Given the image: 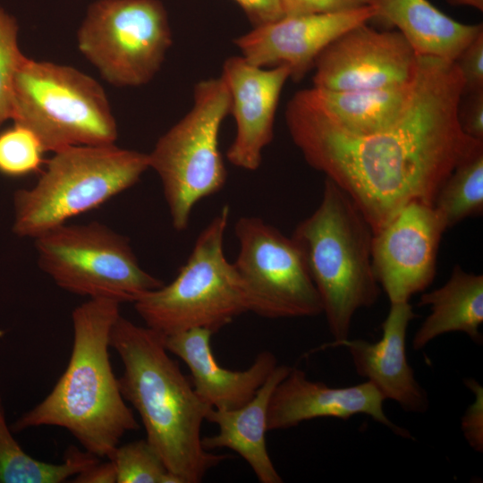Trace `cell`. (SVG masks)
<instances>
[{
    "label": "cell",
    "mask_w": 483,
    "mask_h": 483,
    "mask_svg": "<svg viewBox=\"0 0 483 483\" xmlns=\"http://www.w3.org/2000/svg\"><path fill=\"white\" fill-rule=\"evenodd\" d=\"M464 384L474 394V401L465 410L461 419L463 436L476 452L483 451V387L474 378L464 379Z\"/></svg>",
    "instance_id": "obj_28"
},
{
    "label": "cell",
    "mask_w": 483,
    "mask_h": 483,
    "mask_svg": "<svg viewBox=\"0 0 483 483\" xmlns=\"http://www.w3.org/2000/svg\"><path fill=\"white\" fill-rule=\"evenodd\" d=\"M291 237L302 252L335 342L348 338L355 313L373 306L380 294L370 225L350 196L326 178L318 207Z\"/></svg>",
    "instance_id": "obj_4"
},
{
    "label": "cell",
    "mask_w": 483,
    "mask_h": 483,
    "mask_svg": "<svg viewBox=\"0 0 483 483\" xmlns=\"http://www.w3.org/2000/svg\"><path fill=\"white\" fill-rule=\"evenodd\" d=\"M75 483H116V470L114 462L98 461L85 470L72 477Z\"/></svg>",
    "instance_id": "obj_33"
},
{
    "label": "cell",
    "mask_w": 483,
    "mask_h": 483,
    "mask_svg": "<svg viewBox=\"0 0 483 483\" xmlns=\"http://www.w3.org/2000/svg\"><path fill=\"white\" fill-rule=\"evenodd\" d=\"M455 64L464 80V94L483 90V31L465 47Z\"/></svg>",
    "instance_id": "obj_29"
},
{
    "label": "cell",
    "mask_w": 483,
    "mask_h": 483,
    "mask_svg": "<svg viewBox=\"0 0 483 483\" xmlns=\"http://www.w3.org/2000/svg\"><path fill=\"white\" fill-rule=\"evenodd\" d=\"M376 17L395 26L417 55L455 62L483 31V25L459 22L428 0H370Z\"/></svg>",
    "instance_id": "obj_20"
},
{
    "label": "cell",
    "mask_w": 483,
    "mask_h": 483,
    "mask_svg": "<svg viewBox=\"0 0 483 483\" xmlns=\"http://www.w3.org/2000/svg\"><path fill=\"white\" fill-rule=\"evenodd\" d=\"M229 216L230 208L225 205L200 232L176 277L134 302L146 326L163 336L192 328L216 333L251 312L244 283L224 252Z\"/></svg>",
    "instance_id": "obj_6"
},
{
    "label": "cell",
    "mask_w": 483,
    "mask_h": 483,
    "mask_svg": "<svg viewBox=\"0 0 483 483\" xmlns=\"http://www.w3.org/2000/svg\"><path fill=\"white\" fill-rule=\"evenodd\" d=\"M35 249L39 268L76 295L134 303L164 284L140 266L125 236L99 222L59 225L35 238Z\"/></svg>",
    "instance_id": "obj_9"
},
{
    "label": "cell",
    "mask_w": 483,
    "mask_h": 483,
    "mask_svg": "<svg viewBox=\"0 0 483 483\" xmlns=\"http://www.w3.org/2000/svg\"><path fill=\"white\" fill-rule=\"evenodd\" d=\"M121 303L89 299L72 313V348L52 391L12 425L13 432L42 426L69 431L84 450L108 458L122 437L139 428L125 403L109 357L110 334Z\"/></svg>",
    "instance_id": "obj_3"
},
{
    "label": "cell",
    "mask_w": 483,
    "mask_h": 483,
    "mask_svg": "<svg viewBox=\"0 0 483 483\" xmlns=\"http://www.w3.org/2000/svg\"><path fill=\"white\" fill-rule=\"evenodd\" d=\"M434 208L451 228L483 209V148L461 162L440 187Z\"/></svg>",
    "instance_id": "obj_24"
},
{
    "label": "cell",
    "mask_w": 483,
    "mask_h": 483,
    "mask_svg": "<svg viewBox=\"0 0 483 483\" xmlns=\"http://www.w3.org/2000/svg\"><path fill=\"white\" fill-rule=\"evenodd\" d=\"M375 17L370 4L340 13L284 15L253 27L233 42L250 63L261 67L284 65L290 70V79L300 80L329 44Z\"/></svg>",
    "instance_id": "obj_14"
},
{
    "label": "cell",
    "mask_w": 483,
    "mask_h": 483,
    "mask_svg": "<svg viewBox=\"0 0 483 483\" xmlns=\"http://www.w3.org/2000/svg\"><path fill=\"white\" fill-rule=\"evenodd\" d=\"M452 5L469 6L483 11V0H445Z\"/></svg>",
    "instance_id": "obj_34"
},
{
    "label": "cell",
    "mask_w": 483,
    "mask_h": 483,
    "mask_svg": "<svg viewBox=\"0 0 483 483\" xmlns=\"http://www.w3.org/2000/svg\"><path fill=\"white\" fill-rule=\"evenodd\" d=\"M463 94L455 62L417 55L405 107L388 128L347 132L302 89L287 103L285 123L306 162L350 196L375 233L411 201L433 206L453 170L483 148L461 127Z\"/></svg>",
    "instance_id": "obj_1"
},
{
    "label": "cell",
    "mask_w": 483,
    "mask_h": 483,
    "mask_svg": "<svg viewBox=\"0 0 483 483\" xmlns=\"http://www.w3.org/2000/svg\"><path fill=\"white\" fill-rule=\"evenodd\" d=\"M284 15L332 13L369 5L370 0H281Z\"/></svg>",
    "instance_id": "obj_30"
},
{
    "label": "cell",
    "mask_w": 483,
    "mask_h": 483,
    "mask_svg": "<svg viewBox=\"0 0 483 483\" xmlns=\"http://www.w3.org/2000/svg\"><path fill=\"white\" fill-rule=\"evenodd\" d=\"M417 55L398 30L356 26L329 44L314 64L313 87L366 90L410 83Z\"/></svg>",
    "instance_id": "obj_13"
},
{
    "label": "cell",
    "mask_w": 483,
    "mask_h": 483,
    "mask_svg": "<svg viewBox=\"0 0 483 483\" xmlns=\"http://www.w3.org/2000/svg\"><path fill=\"white\" fill-rule=\"evenodd\" d=\"M214 333L192 328L164 336V344L188 367L191 384L199 398L213 409L230 410L249 402L278 365L268 351L260 352L245 370L223 368L211 349Z\"/></svg>",
    "instance_id": "obj_18"
},
{
    "label": "cell",
    "mask_w": 483,
    "mask_h": 483,
    "mask_svg": "<svg viewBox=\"0 0 483 483\" xmlns=\"http://www.w3.org/2000/svg\"><path fill=\"white\" fill-rule=\"evenodd\" d=\"M148 169V154L114 144L55 152L34 186L15 191L13 231L35 239L130 189Z\"/></svg>",
    "instance_id": "obj_5"
},
{
    "label": "cell",
    "mask_w": 483,
    "mask_h": 483,
    "mask_svg": "<svg viewBox=\"0 0 483 483\" xmlns=\"http://www.w3.org/2000/svg\"><path fill=\"white\" fill-rule=\"evenodd\" d=\"M119 355L123 397L139 413L147 441L181 483H199L229 456L201 443V426L210 410L196 394L164 344V336L120 316L110 334Z\"/></svg>",
    "instance_id": "obj_2"
},
{
    "label": "cell",
    "mask_w": 483,
    "mask_h": 483,
    "mask_svg": "<svg viewBox=\"0 0 483 483\" xmlns=\"http://www.w3.org/2000/svg\"><path fill=\"white\" fill-rule=\"evenodd\" d=\"M253 27L275 21L284 16L281 0H233Z\"/></svg>",
    "instance_id": "obj_32"
},
{
    "label": "cell",
    "mask_w": 483,
    "mask_h": 483,
    "mask_svg": "<svg viewBox=\"0 0 483 483\" xmlns=\"http://www.w3.org/2000/svg\"><path fill=\"white\" fill-rule=\"evenodd\" d=\"M446 229L434 206L414 200L373 233L372 268L390 303L409 302L431 284Z\"/></svg>",
    "instance_id": "obj_12"
},
{
    "label": "cell",
    "mask_w": 483,
    "mask_h": 483,
    "mask_svg": "<svg viewBox=\"0 0 483 483\" xmlns=\"http://www.w3.org/2000/svg\"><path fill=\"white\" fill-rule=\"evenodd\" d=\"M167 12L159 0H97L78 30V47L116 87L148 83L172 45Z\"/></svg>",
    "instance_id": "obj_10"
},
{
    "label": "cell",
    "mask_w": 483,
    "mask_h": 483,
    "mask_svg": "<svg viewBox=\"0 0 483 483\" xmlns=\"http://www.w3.org/2000/svg\"><path fill=\"white\" fill-rule=\"evenodd\" d=\"M45 149L28 128L14 123L0 132V174L21 177L40 170Z\"/></svg>",
    "instance_id": "obj_26"
},
{
    "label": "cell",
    "mask_w": 483,
    "mask_h": 483,
    "mask_svg": "<svg viewBox=\"0 0 483 483\" xmlns=\"http://www.w3.org/2000/svg\"><path fill=\"white\" fill-rule=\"evenodd\" d=\"M290 368L277 365L253 398L243 406L230 410L210 408L206 416V420L218 427V433L202 437L203 447L208 451L228 448L236 452L261 483L283 482L267 453L266 433L270 398Z\"/></svg>",
    "instance_id": "obj_19"
},
{
    "label": "cell",
    "mask_w": 483,
    "mask_h": 483,
    "mask_svg": "<svg viewBox=\"0 0 483 483\" xmlns=\"http://www.w3.org/2000/svg\"><path fill=\"white\" fill-rule=\"evenodd\" d=\"M418 305L428 306L430 313L414 334L413 350L419 351L435 338L453 332L466 334L476 343H482V275L466 272L455 265L445 284L421 294Z\"/></svg>",
    "instance_id": "obj_21"
},
{
    "label": "cell",
    "mask_w": 483,
    "mask_h": 483,
    "mask_svg": "<svg viewBox=\"0 0 483 483\" xmlns=\"http://www.w3.org/2000/svg\"><path fill=\"white\" fill-rule=\"evenodd\" d=\"M234 233L239 252L233 265L249 292L251 312L268 318L323 313L302 252L292 237L256 216L240 217Z\"/></svg>",
    "instance_id": "obj_11"
},
{
    "label": "cell",
    "mask_w": 483,
    "mask_h": 483,
    "mask_svg": "<svg viewBox=\"0 0 483 483\" xmlns=\"http://www.w3.org/2000/svg\"><path fill=\"white\" fill-rule=\"evenodd\" d=\"M98 461L97 456L76 446L68 448L61 463L30 456L12 435L0 394V483H62Z\"/></svg>",
    "instance_id": "obj_23"
},
{
    "label": "cell",
    "mask_w": 483,
    "mask_h": 483,
    "mask_svg": "<svg viewBox=\"0 0 483 483\" xmlns=\"http://www.w3.org/2000/svg\"><path fill=\"white\" fill-rule=\"evenodd\" d=\"M220 77L229 90L230 114L236 125L226 157L236 167L255 171L273 140L275 113L290 70L284 65L258 66L240 55L225 59Z\"/></svg>",
    "instance_id": "obj_15"
},
{
    "label": "cell",
    "mask_w": 483,
    "mask_h": 483,
    "mask_svg": "<svg viewBox=\"0 0 483 483\" xmlns=\"http://www.w3.org/2000/svg\"><path fill=\"white\" fill-rule=\"evenodd\" d=\"M231 97L221 77L198 81L190 110L157 141L148 156L158 175L174 228H187L194 206L225 186L227 172L219 132Z\"/></svg>",
    "instance_id": "obj_8"
},
{
    "label": "cell",
    "mask_w": 483,
    "mask_h": 483,
    "mask_svg": "<svg viewBox=\"0 0 483 483\" xmlns=\"http://www.w3.org/2000/svg\"><path fill=\"white\" fill-rule=\"evenodd\" d=\"M18 31L16 19L0 6V125L12 119L15 78L27 58L19 48Z\"/></svg>",
    "instance_id": "obj_27"
},
{
    "label": "cell",
    "mask_w": 483,
    "mask_h": 483,
    "mask_svg": "<svg viewBox=\"0 0 483 483\" xmlns=\"http://www.w3.org/2000/svg\"><path fill=\"white\" fill-rule=\"evenodd\" d=\"M12 119L54 153L73 146L112 145L118 136L97 81L73 67L28 57L15 78Z\"/></svg>",
    "instance_id": "obj_7"
},
{
    "label": "cell",
    "mask_w": 483,
    "mask_h": 483,
    "mask_svg": "<svg viewBox=\"0 0 483 483\" xmlns=\"http://www.w3.org/2000/svg\"><path fill=\"white\" fill-rule=\"evenodd\" d=\"M406 85L366 90L304 89L307 97L340 129L357 135L383 131L402 114L411 91Z\"/></svg>",
    "instance_id": "obj_22"
},
{
    "label": "cell",
    "mask_w": 483,
    "mask_h": 483,
    "mask_svg": "<svg viewBox=\"0 0 483 483\" xmlns=\"http://www.w3.org/2000/svg\"><path fill=\"white\" fill-rule=\"evenodd\" d=\"M107 459L114 464L116 483H181L147 439L119 445Z\"/></svg>",
    "instance_id": "obj_25"
},
{
    "label": "cell",
    "mask_w": 483,
    "mask_h": 483,
    "mask_svg": "<svg viewBox=\"0 0 483 483\" xmlns=\"http://www.w3.org/2000/svg\"><path fill=\"white\" fill-rule=\"evenodd\" d=\"M386 399L369 381L345 387H333L309 379L307 374L291 367L275 388L267 411V431L296 427L318 418L347 420L365 414L387 427L394 434L411 438L410 432L395 425L383 409Z\"/></svg>",
    "instance_id": "obj_16"
},
{
    "label": "cell",
    "mask_w": 483,
    "mask_h": 483,
    "mask_svg": "<svg viewBox=\"0 0 483 483\" xmlns=\"http://www.w3.org/2000/svg\"><path fill=\"white\" fill-rule=\"evenodd\" d=\"M468 94L466 102H460V124L467 135L483 140V90Z\"/></svg>",
    "instance_id": "obj_31"
},
{
    "label": "cell",
    "mask_w": 483,
    "mask_h": 483,
    "mask_svg": "<svg viewBox=\"0 0 483 483\" xmlns=\"http://www.w3.org/2000/svg\"><path fill=\"white\" fill-rule=\"evenodd\" d=\"M414 318L409 302L391 303L379 341L348 337L318 349L345 347L357 374L372 383L386 400L395 402L406 411L423 413L429 406L428 394L418 382L406 354L407 330Z\"/></svg>",
    "instance_id": "obj_17"
}]
</instances>
